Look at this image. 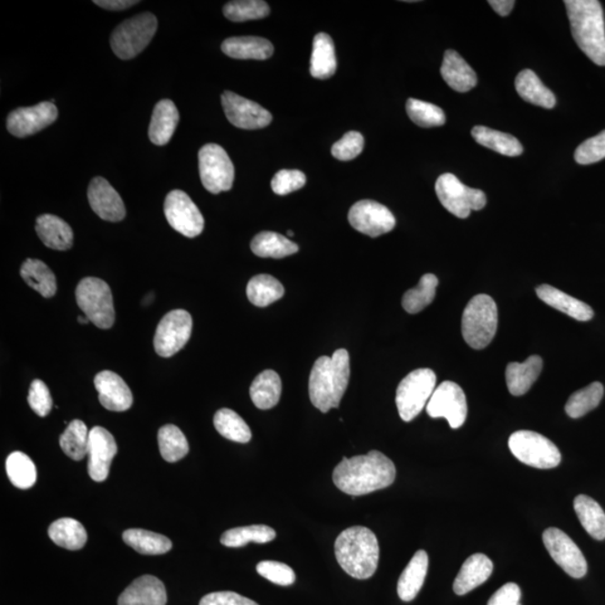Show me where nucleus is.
<instances>
[{
	"label": "nucleus",
	"instance_id": "obj_24",
	"mask_svg": "<svg viewBox=\"0 0 605 605\" xmlns=\"http://www.w3.org/2000/svg\"><path fill=\"white\" fill-rule=\"evenodd\" d=\"M537 296L546 304L554 307L555 310L562 312L566 315L573 317L574 320L587 322L592 319L594 312L591 306L566 292L555 289V287L544 284L537 287Z\"/></svg>",
	"mask_w": 605,
	"mask_h": 605
},
{
	"label": "nucleus",
	"instance_id": "obj_34",
	"mask_svg": "<svg viewBox=\"0 0 605 605\" xmlns=\"http://www.w3.org/2000/svg\"><path fill=\"white\" fill-rule=\"evenodd\" d=\"M574 509L579 523L594 539H605V512L597 501L588 496L575 497Z\"/></svg>",
	"mask_w": 605,
	"mask_h": 605
},
{
	"label": "nucleus",
	"instance_id": "obj_12",
	"mask_svg": "<svg viewBox=\"0 0 605 605\" xmlns=\"http://www.w3.org/2000/svg\"><path fill=\"white\" fill-rule=\"evenodd\" d=\"M193 320L184 310L170 311L160 320L156 329L154 348L163 358L172 357L184 348L191 338Z\"/></svg>",
	"mask_w": 605,
	"mask_h": 605
},
{
	"label": "nucleus",
	"instance_id": "obj_30",
	"mask_svg": "<svg viewBox=\"0 0 605 605\" xmlns=\"http://www.w3.org/2000/svg\"><path fill=\"white\" fill-rule=\"evenodd\" d=\"M36 232L44 245L55 251H69L73 245L71 227L53 214H43L37 218Z\"/></svg>",
	"mask_w": 605,
	"mask_h": 605
},
{
	"label": "nucleus",
	"instance_id": "obj_35",
	"mask_svg": "<svg viewBox=\"0 0 605 605\" xmlns=\"http://www.w3.org/2000/svg\"><path fill=\"white\" fill-rule=\"evenodd\" d=\"M471 133L477 144L495 150L497 153L509 156V158H516V156L523 154V145L512 135L501 133V131L487 128L485 126H476Z\"/></svg>",
	"mask_w": 605,
	"mask_h": 605
},
{
	"label": "nucleus",
	"instance_id": "obj_53",
	"mask_svg": "<svg viewBox=\"0 0 605 605\" xmlns=\"http://www.w3.org/2000/svg\"><path fill=\"white\" fill-rule=\"evenodd\" d=\"M305 174L299 169H282L272 180V189L278 195H287L304 187Z\"/></svg>",
	"mask_w": 605,
	"mask_h": 605
},
{
	"label": "nucleus",
	"instance_id": "obj_49",
	"mask_svg": "<svg viewBox=\"0 0 605 605\" xmlns=\"http://www.w3.org/2000/svg\"><path fill=\"white\" fill-rule=\"evenodd\" d=\"M406 111L413 123L424 127V128L443 126L446 123V114L440 107L429 104V102L411 97L407 100Z\"/></svg>",
	"mask_w": 605,
	"mask_h": 605
},
{
	"label": "nucleus",
	"instance_id": "obj_8",
	"mask_svg": "<svg viewBox=\"0 0 605 605\" xmlns=\"http://www.w3.org/2000/svg\"><path fill=\"white\" fill-rule=\"evenodd\" d=\"M436 389V374L432 369H417L400 382L396 405L400 418L412 422L423 411Z\"/></svg>",
	"mask_w": 605,
	"mask_h": 605
},
{
	"label": "nucleus",
	"instance_id": "obj_9",
	"mask_svg": "<svg viewBox=\"0 0 605 605\" xmlns=\"http://www.w3.org/2000/svg\"><path fill=\"white\" fill-rule=\"evenodd\" d=\"M436 191L442 206L460 219H467L471 211H479L487 204L486 194L481 190L467 187L451 173L437 179Z\"/></svg>",
	"mask_w": 605,
	"mask_h": 605
},
{
	"label": "nucleus",
	"instance_id": "obj_17",
	"mask_svg": "<svg viewBox=\"0 0 605 605\" xmlns=\"http://www.w3.org/2000/svg\"><path fill=\"white\" fill-rule=\"evenodd\" d=\"M221 102L228 120L238 128L261 129L272 123V116L270 111L262 108L257 102L231 91L223 92Z\"/></svg>",
	"mask_w": 605,
	"mask_h": 605
},
{
	"label": "nucleus",
	"instance_id": "obj_5",
	"mask_svg": "<svg viewBox=\"0 0 605 605\" xmlns=\"http://www.w3.org/2000/svg\"><path fill=\"white\" fill-rule=\"evenodd\" d=\"M497 329V307L494 299L486 294L473 297L462 316V335L476 350L487 348Z\"/></svg>",
	"mask_w": 605,
	"mask_h": 605
},
{
	"label": "nucleus",
	"instance_id": "obj_38",
	"mask_svg": "<svg viewBox=\"0 0 605 605\" xmlns=\"http://www.w3.org/2000/svg\"><path fill=\"white\" fill-rule=\"evenodd\" d=\"M48 536L60 548L77 550L86 545L87 534L85 527L76 519L61 518L48 528Z\"/></svg>",
	"mask_w": 605,
	"mask_h": 605
},
{
	"label": "nucleus",
	"instance_id": "obj_47",
	"mask_svg": "<svg viewBox=\"0 0 605 605\" xmlns=\"http://www.w3.org/2000/svg\"><path fill=\"white\" fill-rule=\"evenodd\" d=\"M159 452L165 461L178 462L187 456L190 447L187 437L175 426H165L159 432Z\"/></svg>",
	"mask_w": 605,
	"mask_h": 605
},
{
	"label": "nucleus",
	"instance_id": "obj_40",
	"mask_svg": "<svg viewBox=\"0 0 605 605\" xmlns=\"http://www.w3.org/2000/svg\"><path fill=\"white\" fill-rule=\"evenodd\" d=\"M276 538V531L270 526L251 525L237 527L227 530L221 536L220 541L226 548H243L248 543L266 544Z\"/></svg>",
	"mask_w": 605,
	"mask_h": 605
},
{
	"label": "nucleus",
	"instance_id": "obj_46",
	"mask_svg": "<svg viewBox=\"0 0 605 605\" xmlns=\"http://www.w3.org/2000/svg\"><path fill=\"white\" fill-rule=\"evenodd\" d=\"M89 433L86 424L80 419L72 421L60 437V446L63 452L72 460H82L83 457L87 456Z\"/></svg>",
	"mask_w": 605,
	"mask_h": 605
},
{
	"label": "nucleus",
	"instance_id": "obj_19",
	"mask_svg": "<svg viewBox=\"0 0 605 605\" xmlns=\"http://www.w3.org/2000/svg\"><path fill=\"white\" fill-rule=\"evenodd\" d=\"M118 451L114 436L106 428L96 426L89 433L87 472L92 480L104 482L109 476L112 460Z\"/></svg>",
	"mask_w": 605,
	"mask_h": 605
},
{
	"label": "nucleus",
	"instance_id": "obj_41",
	"mask_svg": "<svg viewBox=\"0 0 605 605\" xmlns=\"http://www.w3.org/2000/svg\"><path fill=\"white\" fill-rule=\"evenodd\" d=\"M285 294L284 286L275 277L261 274L252 277L247 285V296L253 305L266 307L281 300Z\"/></svg>",
	"mask_w": 605,
	"mask_h": 605
},
{
	"label": "nucleus",
	"instance_id": "obj_54",
	"mask_svg": "<svg viewBox=\"0 0 605 605\" xmlns=\"http://www.w3.org/2000/svg\"><path fill=\"white\" fill-rule=\"evenodd\" d=\"M29 406L38 416L46 417L50 414L53 405L50 390L47 385L40 379L34 380L29 387L28 393Z\"/></svg>",
	"mask_w": 605,
	"mask_h": 605
},
{
	"label": "nucleus",
	"instance_id": "obj_59",
	"mask_svg": "<svg viewBox=\"0 0 605 605\" xmlns=\"http://www.w3.org/2000/svg\"><path fill=\"white\" fill-rule=\"evenodd\" d=\"M77 321H79V323L81 324H87L90 322L87 316H79V319H77Z\"/></svg>",
	"mask_w": 605,
	"mask_h": 605
},
{
	"label": "nucleus",
	"instance_id": "obj_39",
	"mask_svg": "<svg viewBox=\"0 0 605 605\" xmlns=\"http://www.w3.org/2000/svg\"><path fill=\"white\" fill-rule=\"evenodd\" d=\"M123 539L131 549L143 555H162L172 549L168 537L144 529L124 531Z\"/></svg>",
	"mask_w": 605,
	"mask_h": 605
},
{
	"label": "nucleus",
	"instance_id": "obj_13",
	"mask_svg": "<svg viewBox=\"0 0 605 605\" xmlns=\"http://www.w3.org/2000/svg\"><path fill=\"white\" fill-rule=\"evenodd\" d=\"M165 217L175 231L188 238L198 237L204 229V218L191 198L179 190L169 192L164 203Z\"/></svg>",
	"mask_w": 605,
	"mask_h": 605
},
{
	"label": "nucleus",
	"instance_id": "obj_4",
	"mask_svg": "<svg viewBox=\"0 0 605 605\" xmlns=\"http://www.w3.org/2000/svg\"><path fill=\"white\" fill-rule=\"evenodd\" d=\"M335 558L350 577L367 579L373 577L379 563L377 537L367 527L354 526L338 536Z\"/></svg>",
	"mask_w": 605,
	"mask_h": 605
},
{
	"label": "nucleus",
	"instance_id": "obj_27",
	"mask_svg": "<svg viewBox=\"0 0 605 605\" xmlns=\"http://www.w3.org/2000/svg\"><path fill=\"white\" fill-rule=\"evenodd\" d=\"M224 55L238 60H267L274 53V46L266 38L257 36H239L227 38L222 43Z\"/></svg>",
	"mask_w": 605,
	"mask_h": 605
},
{
	"label": "nucleus",
	"instance_id": "obj_10",
	"mask_svg": "<svg viewBox=\"0 0 605 605\" xmlns=\"http://www.w3.org/2000/svg\"><path fill=\"white\" fill-rule=\"evenodd\" d=\"M512 454L526 466L537 468H553L562 461L558 446L539 433L518 431L509 437Z\"/></svg>",
	"mask_w": 605,
	"mask_h": 605
},
{
	"label": "nucleus",
	"instance_id": "obj_43",
	"mask_svg": "<svg viewBox=\"0 0 605 605\" xmlns=\"http://www.w3.org/2000/svg\"><path fill=\"white\" fill-rule=\"evenodd\" d=\"M438 280L436 275L426 274L415 289L405 292L403 307L409 314H417L436 299Z\"/></svg>",
	"mask_w": 605,
	"mask_h": 605
},
{
	"label": "nucleus",
	"instance_id": "obj_20",
	"mask_svg": "<svg viewBox=\"0 0 605 605\" xmlns=\"http://www.w3.org/2000/svg\"><path fill=\"white\" fill-rule=\"evenodd\" d=\"M90 207L102 220L119 222L126 217V208L118 192L104 178H95L87 189Z\"/></svg>",
	"mask_w": 605,
	"mask_h": 605
},
{
	"label": "nucleus",
	"instance_id": "obj_18",
	"mask_svg": "<svg viewBox=\"0 0 605 605\" xmlns=\"http://www.w3.org/2000/svg\"><path fill=\"white\" fill-rule=\"evenodd\" d=\"M58 111L51 101L18 108L7 117V129L15 138H24L38 133L57 119Z\"/></svg>",
	"mask_w": 605,
	"mask_h": 605
},
{
	"label": "nucleus",
	"instance_id": "obj_23",
	"mask_svg": "<svg viewBox=\"0 0 605 605\" xmlns=\"http://www.w3.org/2000/svg\"><path fill=\"white\" fill-rule=\"evenodd\" d=\"M494 572V563L483 554H475L468 558L462 565L456 580H454L453 590L457 595H465L471 592L472 590L480 587L491 577Z\"/></svg>",
	"mask_w": 605,
	"mask_h": 605
},
{
	"label": "nucleus",
	"instance_id": "obj_21",
	"mask_svg": "<svg viewBox=\"0 0 605 605\" xmlns=\"http://www.w3.org/2000/svg\"><path fill=\"white\" fill-rule=\"evenodd\" d=\"M95 387L99 402L111 412H126L133 406V394L125 380L116 373L105 370L96 375Z\"/></svg>",
	"mask_w": 605,
	"mask_h": 605
},
{
	"label": "nucleus",
	"instance_id": "obj_56",
	"mask_svg": "<svg viewBox=\"0 0 605 605\" xmlns=\"http://www.w3.org/2000/svg\"><path fill=\"white\" fill-rule=\"evenodd\" d=\"M521 591L516 583H507L492 595L487 605H521Z\"/></svg>",
	"mask_w": 605,
	"mask_h": 605
},
{
	"label": "nucleus",
	"instance_id": "obj_15",
	"mask_svg": "<svg viewBox=\"0 0 605 605\" xmlns=\"http://www.w3.org/2000/svg\"><path fill=\"white\" fill-rule=\"evenodd\" d=\"M546 549L566 573L574 579H582L588 572V563L582 551L578 548L569 535L564 531L554 528L546 529L543 534Z\"/></svg>",
	"mask_w": 605,
	"mask_h": 605
},
{
	"label": "nucleus",
	"instance_id": "obj_7",
	"mask_svg": "<svg viewBox=\"0 0 605 605\" xmlns=\"http://www.w3.org/2000/svg\"><path fill=\"white\" fill-rule=\"evenodd\" d=\"M76 299L83 313L99 329L115 323L114 299L108 284L96 277H87L76 290Z\"/></svg>",
	"mask_w": 605,
	"mask_h": 605
},
{
	"label": "nucleus",
	"instance_id": "obj_57",
	"mask_svg": "<svg viewBox=\"0 0 605 605\" xmlns=\"http://www.w3.org/2000/svg\"><path fill=\"white\" fill-rule=\"evenodd\" d=\"M97 6L108 9V11H124L134 5H138V0H95Z\"/></svg>",
	"mask_w": 605,
	"mask_h": 605
},
{
	"label": "nucleus",
	"instance_id": "obj_60",
	"mask_svg": "<svg viewBox=\"0 0 605 605\" xmlns=\"http://www.w3.org/2000/svg\"><path fill=\"white\" fill-rule=\"evenodd\" d=\"M287 236H289V237H292V236H294V232H292V231H287Z\"/></svg>",
	"mask_w": 605,
	"mask_h": 605
},
{
	"label": "nucleus",
	"instance_id": "obj_3",
	"mask_svg": "<svg viewBox=\"0 0 605 605\" xmlns=\"http://www.w3.org/2000/svg\"><path fill=\"white\" fill-rule=\"evenodd\" d=\"M570 29L580 51L595 65L605 67V24L598 0H566Z\"/></svg>",
	"mask_w": 605,
	"mask_h": 605
},
{
	"label": "nucleus",
	"instance_id": "obj_22",
	"mask_svg": "<svg viewBox=\"0 0 605 605\" xmlns=\"http://www.w3.org/2000/svg\"><path fill=\"white\" fill-rule=\"evenodd\" d=\"M168 593L162 580L153 575L136 579L120 594L118 605H166Z\"/></svg>",
	"mask_w": 605,
	"mask_h": 605
},
{
	"label": "nucleus",
	"instance_id": "obj_1",
	"mask_svg": "<svg viewBox=\"0 0 605 605\" xmlns=\"http://www.w3.org/2000/svg\"><path fill=\"white\" fill-rule=\"evenodd\" d=\"M396 479L394 462L379 451L365 456L344 457L335 467L333 482L346 495L359 497L385 489Z\"/></svg>",
	"mask_w": 605,
	"mask_h": 605
},
{
	"label": "nucleus",
	"instance_id": "obj_14",
	"mask_svg": "<svg viewBox=\"0 0 605 605\" xmlns=\"http://www.w3.org/2000/svg\"><path fill=\"white\" fill-rule=\"evenodd\" d=\"M426 411L432 418H446L453 429L460 428L467 416L466 394L457 384L444 382L433 393Z\"/></svg>",
	"mask_w": 605,
	"mask_h": 605
},
{
	"label": "nucleus",
	"instance_id": "obj_37",
	"mask_svg": "<svg viewBox=\"0 0 605 605\" xmlns=\"http://www.w3.org/2000/svg\"><path fill=\"white\" fill-rule=\"evenodd\" d=\"M21 276L29 287L40 292L43 297L50 299L56 295V278L46 263L29 258L22 265Z\"/></svg>",
	"mask_w": 605,
	"mask_h": 605
},
{
	"label": "nucleus",
	"instance_id": "obj_16",
	"mask_svg": "<svg viewBox=\"0 0 605 605\" xmlns=\"http://www.w3.org/2000/svg\"><path fill=\"white\" fill-rule=\"evenodd\" d=\"M348 218L355 231L372 238L388 233L396 226V219L392 211L372 200H363L354 204Z\"/></svg>",
	"mask_w": 605,
	"mask_h": 605
},
{
	"label": "nucleus",
	"instance_id": "obj_6",
	"mask_svg": "<svg viewBox=\"0 0 605 605\" xmlns=\"http://www.w3.org/2000/svg\"><path fill=\"white\" fill-rule=\"evenodd\" d=\"M158 27V18L151 13L136 15L127 19L111 34L112 51L121 60H131L149 46Z\"/></svg>",
	"mask_w": 605,
	"mask_h": 605
},
{
	"label": "nucleus",
	"instance_id": "obj_29",
	"mask_svg": "<svg viewBox=\"0 0 605 605\" xmlns=\"http://www.w3.org/2000/svg\"><path fill=\"white\" fill-rule=\"evenodd\" d=\"M543 359L539 355H531L525 363H511L506 369L507 385L514 396H523L529 392L541 370H543Z\"/></svg>",
	"mask_w": 605,
	"mask_h": 605
},
{
	"label": "nucleus",
	"instance_id": "obj_36",
	"mask_svg": "<svg viewBox=\"0 0 605 605\" xmlns=\"http://www.w3.org/2000/svg\"><path fill=\"white\" fill-rule=\"evenodd\" d=\"M251 251L256 256L261 258H276L281 260L287 256L294 255L299 251V246L290 241L289 238L280 233L263 231L258 233L251 241Z\"/></svg>",
	"mask_w": 605,
	"mask_h": 605
},
{
	"label": "nucleus",
	"instance_id": "obj_2",
	"mask_svg": "<svg viewBox=\"0 0 605 605\" xmlns=\"http://www.w3.org/2000/svg\"><path fill=\"white\" fill-rule=\"evenodd\" d=\"M350 378V355L345 349L336 350L332 357L315 361L310 374L309 394L312 404L322 413L338 408Z\"/></svg>",
	"mask_w": 605,
	"mask_h": 605
},
{
	"label": "nucleus",
	"instance_id": "obj_51",
	"mask_svg": "<svg viewBox=\"0 0 605 605\" xmlns=\"http://www.w3.org/2000/svg\"><path fill=\"white\" fill-rule=\"evenodd\" d=\"M574 159L578 164L589 165L605 159V130L580 144L575 150Z\"/></svg>",
	"mask_w": 605,
	"mask_h": 605
},
{
	"label": "nucleus",
	"instance_id": "obj_42",
	"mask_svg": "<svg viewBox=\"0 0 605 605\" xmlns=\"http://www.w3.org/2000/svg\"><path fill=\"white\" fill-rule=\"evenodd\" d=\"M214 427L227 440L248 443L251 440V431L247 423L232 409L222 408L214 415Z\"/></svg>",
	"mask_w": 605,
	"mask_h": 605
},
{
	"label": "nucleus",
	"instance_id": "obj_25",
	"mask_svg": "<svg viewBox=\"0 0 605 605\" xmlns=\"http://www.w3.org/2000/svg\"><path fill=\"white\" fill-rule=\"evenodd\" d=\"M179 120V110L172 100L164 99L156 104L149 129L151 143L158 146L168 144L173 138Z\"/></svg>",
	"mask_w": 605,
	"mask_h": 605
},
{
	"label": "nucleus",
	"instance_id": "obj_45",
	"mask_svg": "<svg viewBox=\"0 0 605 605\" xmlns=\"http://www.w3.org/2000/svg\"><path fill=\"white\" fill-rule=\"evenodd\" d=\"M604 387L601 383H593L579 390L566 403L565 412L570 418H579L593 411L601 403Z\"/></svg>",
	"mask_w": 605,
	"mask_h": 605
},
{
	"label": "nucleus",
	"instance_id": "obj_48",
	"mask_svg": "<svg viewBox=\"0 0 605 605\" xmlns=\"http://www.w3.org/2000/svg\"><path fill=\"white\" fill-rule=\"evenodd\" d=\"M271 8L262 0H237L224 5L223 14L229 21L242 23L252 19L265 18Z\"/></svg>",
	"mask_w": 605,
	"mask_h": 605
},
{
	"label": "nucleus",
	"instance_id": "obj_55",
	"mask_svg": "<svg viewBox=\"0 0 605 605\" xmlns=\"http://www.w3.org/2000/svg\"><path fill=\"white\" fill-rule=\"evenodd\" d=\"M200 605H260L252 600L234 592H214L203 597Z\"/></svg>",
	"mask_w": 605,
	"mask_h": 605
},
{
	"label": "nucleus",
	"instance_id": "obj_50",
	"mask_svg": "<svg viewBox=\"0 0 605 605\" xmlns=\"http://www.w3.org/2000/svg\"><path fill=\"white\" fill-rule=\"evenodd\" d=\"M257 572L261 577L271 580L272 583L289 587L295 582V573L289 565L275 562V560H262L257 565Z\"/></svg>",
	"mask_w": 605,
	"mask_h": 605
},
{
	"label": "nucleus",
	"instance_id": "obj_52",
	"mask_svg": "<svg viewBox=\"0 0 605 605\" xmlns=\"http://www.w3.org/2000/svg\"><path fill=\"white\" fill-rule=\"evenodd\" d=\"M364 138L358 131H349L332 146L331 153L339 160H351L363 153Z\"/></svg>",
	"mask_w": 605,
	"mask_h": 605
},
{
	"label": "nucleus",
	"instance_id": "obj_28",
	"mask_svg": "<svg viewBox=\"0 0 605 605\" xmlns=\"http://www.w3.org/2000/svg\"><path fill=\"white\" fill-rule=\"evenodd\" d=\"M428 570V555L426 550H418L413 556L411 562L400 575L397 592L400 600L411 602L417 597L426 582Z\"/></svg>",
	"mask_w": 605,
	"mask_h": 605
},
{
	"label": "nucleus",
	"instance_id": "obj_44",
	"mask_svg": "<svg viewBox=\"0 0 605 605\" xmlns=\"http://www.w3.org/2000/svg\"><path fill=\"white\" fill-rule=\"evenodd\" d=\"M6 472L9 480L18 489L26 490L36 485L37 479L36 467L23 452L9 454L6 460Z\"/></svg>",
	"mask_w": 605,
	"mask_h": 605
},
{
	"label": "nucleus",
	"instance_id": "obj_58",
	"mask_svg": "<svg viewBox=\"0 0 605 605\" xmlns=\"http://www.w3.org/2000/svg\"><path fill=\"white\" fill-rule=\"evenodd\" d=\"M515 4L514 0H490L489 2L490 6L502 17L508 16Z\"/></svg>",
	"mask_w": 605,
	"mask_h": 605
},
{
	"label": "nucleus",
	"instance_id": "obj_26",
	"mask_svg": "<svg viewBox=\"0 0 605 605\" xmlns=\"http://www.w3.org/2000/svg\"><path fill=\"white\" fill-rule=\"evenodd\" d=\"M441 75L453 90L462 94L472 90L477 83L476 72L465 58L453 50H447L444 55Z\"/></svg>",
	"mask_w": 605,
	"mask_h": 605
},
{
	"label": "nucleus",
	"instance_id": "obj_32",
	"mask_svg": "<svg viewBox=\"0 0 605 605\" xmlns=\"http://www.w3.org/2000/svg\"><path fill=\"white\" fill-rule=\"evenodd\" d=\"M516 90L518 95L531 105L554 108L556 97L548 87L540 81L533 70H524L516 77Z\"/></svg>",
	"mask_w": 605,
	"mask_h": 605
},
{
	"label": "nucleus",
	"instance_id": "obj_33",
	"mask_svg": "<svg viewBox=\"0 0 605 605\" xmlns=\"http://www.w3.org/2000/svg\"><path fill=\"white\" fill-rule=\"evenodd\" d=\"M282 395V380L274 370L258 374L251 385V397L257 408L267 411L275 407Z\"/></svg>",
	"mask_w": 605,
	"mask_h": 605
},
{
	"label": "nucleus",
	"instance_id": "obj_31",
	"mask_svg": "<svg viewBox=\"0 0 605 605\" xmlns=\"http://www.w3.org/2000/svg\"><path fill=\"white\" fill-rule=\"evenodd\" d=\"M336 66L338 63L333 40L329 34H317L311 56V76L320 80L330 79L336 71Z\"/></svg>",
	"mask_w": 605,
	"mask_h": 605
},
{
	"label": "nucleus",
	"instance_id": "obj_11",
	"mask_svg": "<svg viewBox=\"0 0 605 605\" xmlns=\"http://www.w3.org/2000/svg\"><path fill=\"white\" fill-rule=\"evenodd\" d=\"M200 178L210 193L219 194L231 190L234 168L231 158L221 146L204 145L199 151Z\"/></svg>",
	"mask_w": 605,
	"mask_h": 605
}]
</instances>
